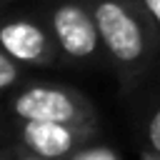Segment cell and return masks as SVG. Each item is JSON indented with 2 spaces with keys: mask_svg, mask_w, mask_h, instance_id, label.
Here are the masks:
<instances>
[{
  "mask_svg": "<svg viewBox=\"0 0 160 160\" xmlns=\"http://www.w3.org/2000/svg\"><path fill=\"white\" fill-rule=\"evenodd\" d=\"M0 45L28 68H52L65 62L50 28L38 12L8 18L0 25Z\"/></svg>",
  "mask_w": 160,
  "mask_h": 160,
  "instance_id": "277c9868",
  "label": "cell"
},
{
  "mask_svg": "<svg viewBox=\"0 0 160 160\" xmlns=\"http://www.w3.org/2000/svg\"><path fill=\"white\" fill-rule=\"evenodd\" d=\"M8 112L12 120L100 125L98 110L90 98L60 82H22L8 95Z\"/></svg>",
  "mask_w": 160,
  "mask_h": 160,
  "instance_id": "7a4b0ae2",
  "label": "cell"
},
{
  "mask_svg": "<svg viewBox=\"0 0 160 160\" xmlns=\"http://www.w3.org/2000/svg\"><path fill=\"white\" fill-rule=\"evenodd\" d=\"M148 145L155 155H160V102L148 118Z\"/></svg>",
  "mask_w": 160,
  "mask_h": 160,
  "instance_id": "ba28073f",
  "label": "cell"
},
{
  "mask_svg": "<svg viewBox=\"0 0 160 160\" xmlns=\"http://www.w3.org/2000/svg\"><path fill=\"white\" fill-rule=\"evenodd\" d=\"M135 2H138L140 12L145 15L148 25L152 28V35L160 42V0H135Z\"/></svg>",
  "mask_w": 160,
  "mask_h": 160,
  "instance_id": "52a82bcc",
  "label": "cell"
},
{
  "mask_svg": "<svg viewBox=\"0 0 160 160\" xmlns=\"http://www.w3.org/2000/svg\"><path fill=\"white\" fill-rule=\"evenodd\" d=\"M25 68L28 65L20 62L15 55H10L8 50H0V90L5 95H10L25 82Z\"/></svg>",
  "mask_w": 160,
  "mask_h": 160,
  "instance_id": "8992f818",
  "label": "cell"
},
{
  "mask_svg": "<svg viewBox=\"0 0 160 160\" xmlns=\"http://www.w3.org/2000/svg\"><path fill=\"white\" fill-rule=\"evenodd\" d=\"M2 160H45V158H40V155H35V152H30V150H25L20 142H15V145H10L5 152H2Z\"/></svg>",
  "mask_w": 160,
  "mask_h": 160,
  "instance_id": "9c48e42d",
  "label": "cell"
},
{
  "mask_svg": "<svg viewBox=\"0 0 160 160\" xmlns=\"http://www.w3.org/2000/svg\"><path fill=\"white\" fill-rule=\"evenodd\" d=\"M90 8L100 28L108 62L122 92H132L160 55V42L135 0H90Z\"/></svg>",
  "mask_w": 160,
  "mask_h": 160,
  "instance_id": "6da1fadb",
  "label": "cell"
},
{
  "mask_svg": "<svg viewBox=\"0 0 160 160\" xmlns=\"http://www.w3.org/2000/svg\"><path fill=\"white\" fill-rule=\"evenodd\" d=\"M5 2H18V0H5Z\"/></svg>",
  "mask_w": 160,
  "mask_h": 160,
  "instance_id": "30bf717a",
  "label": "cell"
},
{
  "mask_svg": "<svg viewBox=\"0 0 160 160\" xmlns=\"http://www.w3.org/2000/svg\"><path fill=\"white\" fill-rule=\"evenodd\" d=\"M100 125H70V122H42V120H15L18 142L45 158V160H68L90 140H95Z\"/></svg>",
  "mask_w": 160,
  "mask_h": 160,
  "instance_id": "5b68a950",
  "label": "cell"
},
{
  "mask_svg": "<svg viewBox=\"0 0 160 160\" xmlns=\"http://www.w3.org/2000/svg\"><path fill=\"white\" fill-rule=\"evenodd\" d=\"M38 15L50 28L65 62L95 65L108 60L90 0H48Z\"/></svg>",
  "mask_w": 160,
  "mask_h": 160,
  "instance_id": "3957f363",
  "label": "cell"
}]
</instances>
